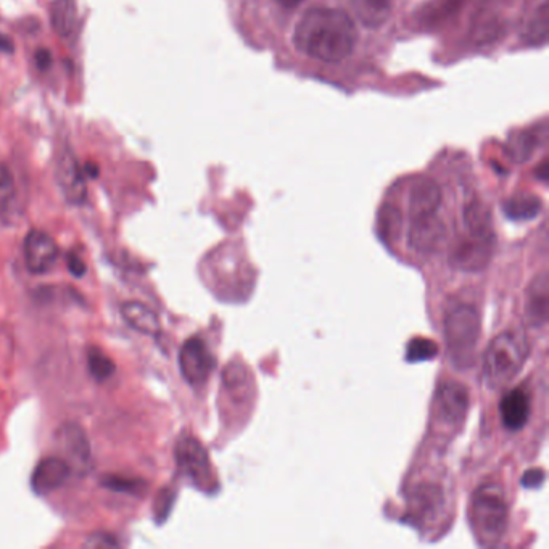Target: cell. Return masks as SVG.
Listing matches in <instances>:
<instances>
[{"instance_id":"cell-1","label":"cell","mask_w":549,"mask_h":549,"mask_svg":"<svg viewBox=\"0 0 549 549\" xmlns=\"http://www.w3.org/2000/svg\"><path fill=\"white\" fill-rule=\"evenodd\" d=\"M355 23L339 9L314 7L306 10L295 26L294 42L303 54L326 63L343 62L355 49Z\"/></svg>"},{"instance_id":"cell-2","label":"cell","mask_w":549,"mask_h":549,"mask_svg":"<svg viewBox=\"0 0 549 549\" xmlns=\"http://www.w3.org/2000/svg\"><path fill=\"white\" fill-rule=\"evenodd\" d=\"M529 356V340L517 331L498 335L483 358V379L492 389H501L521 372Z\"/></svg>"},{"instance_id":"cell-3","label":"cell","mask_w":549,"mask_h":549,"mask_svg":"<svg viewBox=\"0 0 549 549\" xmlns=\"http://www.w3.org/2000/svg\"><path fill=\"white\" fill-rule=\"evenodd\" d=\"M479 311L474 306L458 303L451 306L445 316V339L451 363L458 369H469L475 361V350L479 343Z\"/></svg>"},{"instance_id":"cell-4","label":"cell","mask_w":549,"mask_h":549,"mask_svg":"<svg viewBox=\"0 0 549 549\" xmlns=\"http://www.w3.org/2000/svg\"><path fill=\"white\" fill-rule=\"evenodd\" d=\"M472 525L480 543L495 546L508 530L509 509L498 485H483L472 496Z\"/></svg>"},{"instance_id":"cell-5","label":"cell","mask_w":549,"mask_h":549,"mask_svg":"<svg viewBox=\"0 0 549 549\" xmlns=\"http://www.w3.org/2000/svg\"><path fill=\"white\" fill-rule=\"evenodd\" d=\"M176 463L195 487L203 492L215 490L216 480L211 469L210 456L197 438L189 435L179 438L176 445Z\"/></svg>"},{"instance_id":"cell-6","label":"cell","mask_w":549,"mask_h":549,"mask_svg":"<svg viewBox=\"0 0 549 549\" xmlns=\"http://www.w3.org/2000/svg\"><path fill=\"white\" fill-rule=\"evenodd\" d=\"M215 356L200 337H190L179 351V368L182 377L192 387H200L210 379L215 369Z\"/></svg>"},{"instance_id":"cell-7","label":"cell","mask_w":549,"mask_h":549,"mask_svg":"<svg viewBox=\"0 0 549 549\" xmlns=\"http://www.w3.org/2000/svg\"><path fill=\"white\" fill-rule=\"evenodd\" d=\"M55 179H57L58 187L62 192L63 199L67 200L70 205H84L87 200V184L86 173L79 165L78 158L71 150L65 152L58 157L57 170H55Z\"/></svg>"},{"instance_id":"cell-8","label":"cell","mask_w":549,"mask_h":549,"mask_svg":"<svg viewBox=\"0 0 549 549\" xmlns=\"http://www.w3.org/2000/svg\"><path fill=\"white\" fill-rule=\"evenodd\" d=\"M58 448L67 456L68 464L71 469H75L78 474H87L92 466L91 443L87 438L83 427L78 424H63L57 430Z\"/></svg>"},{"instance_id":"cell-9","label":"cell","mask_w":549,"mask_h":549,"mask_svg":"<svg viewBox=\"0 0 549 549\" xmlns=\"http://www.w3.org/2000/svg\"><path fill=\"white\" fill-rule=\"evenodd\" d=\"M23 252H25V263L29 273L46 274L57 263L60 250L57 242L47 232L33 229L25 237Z\"/></svg>"},{"instance_id":"cell-10","label":"cell","mask_w":549,"mask_h":549,"mask_svg":"<svg viewBox=\"0 0 549 549\" xmlns=\"http://www.w3.org/2000/svg\"><path fill=\"white\" fill-rule=\"evenodd\" d=\"M495 248V237L467 234L451 253V265L463 271H480L488 265Z\"/></svg>"},{"instance_id":"cell-11","label":"cell","mask_w":549,"mask_h":549,"mask_svg":"<svg viewBox=\"0 0 549 549\" xmlns=\"http://www.w3.org/2000/svg\"><path fill=\"white\" fill-rule=\"evenodd\" d=\"M445 236V224L438 215L409 219L408 242L414 252L424 255L437 252Z\"/></svg>"},{"instance_id":"cell-12","label":"cell","mask_w":549,"mask_h":549,"mask_svg":"<svg viewBox=\"0 0 549 549\" xmlns=\"http://www.w3.org/2000/svg\"><path fill=\"white\" fill-rule=\"evenodd\" d=\"M471 406L469 390L458 382H443L437 390L438 416L446 424L459 426L466 419Z\"/></svg>"},{"instance_id":"cell-13","label":"cell","mask_w":549,"mask_h":549,"mask_svg":"<svg viewBox=\"0 0 549 549\" xmlns=\"http://www.w3.org/2000/svg\"><path fill=\"white\" fill-rule=\"evenodd\" d=\"M443 492L437 485H419L409 496V521L429 525L442 512Z\"/></svg>"},{"instance_id":"cell-14","label":"cell","mask_w":549,"mask_h":549,"mask_svg":"<svg viewBox=\"0 0 549 549\" xmlns=\"http://www.w3.org/2000/svg\"><path fill=\"white\" fill-rule=\"evenodd\" d=\"M71 474L70 464L62 458H44L34 467L31 488L39 496H46L62 488Z\"/></svg>"},{"instance_id":"cell-15","label":"cell","mask_w":549,"mask_h":549,"mask_svg":"<svg viewBox=\"0 0 549 549\" xmlns=\"http://www.w3.org/2000/svg\"><path fill=\"white\" fill-rule=\"evenodd\" d=\"M440 205H442V190L437 182L432 179H421L409 192V219L438 215Z\"/></svg>"},{"instance_id":"cell-16","label":"cell","mask_w":549,"mask_h":549,"mask_svg":"<svg viewBox=\"0 0 549 549\" xmlns=\"http://www.w3.org/2000/svg\"><path fill=\"white\" fill-rule=\"evenodd\" d=\"M501 421L504 427L511 432H519L524 429L530 417V397L522 387L511 390L501 400L500 405Z\"/></svg>"},{"instance_id":"cell-17","label":"cell","mask_w":549,"mask_h":549,"mask_svg":"<svg viewBox=\"0 0 549 549\" xmlns=\"http://www.w3.org/2000/svg\"><path fill=\"white\" fill-rule=\"evenodd\" d=\"M50 25H52V29H54L58 38L63 39V41L75 39L79 26L76 0H52Z\"/></svg>"},{"instance_id":"cell-18","label":"cell","mask_w":549,"mask_h":549,"mask_svg":"<svg viewBox=\"0 0 549 549\" xmlns=\"http://www.w3.org/2000/svg\"><path fill=\"white\" fill-rule=\"evenodd\" d=\"M121 316L139 334L149 335V337H158L160 335V319H158L157 313L144 303H123L121 305Z\"/></svg>"},{"instance_id":"cell-19","label":"cell","mask_w":549,"mask_h":549,"mask_svg":"<svg viewBox=\"0 0 549 549\" xmlns=\"http://www.w3.org/2000/svg\"><path fill=\"white\" fill-rule=\"evenodd\" d=\"M356 17L368 28L376 29L384 25L392 15V0H350Z\"/></svg>"},{"instance_id":"cell-20","label":"cell","mask_w":549,"mask_h":549,"mask_svg":"<svg viewBox=\"0 0 549 549\" xmlns=\"http://www.w3.org/2000/svg\"><path fill=\"white\" fill-rule=\"evenodd\" d=\"M527 313L535 326L545 324L546 318H548V279H546V274H541L530 285Z\"/></svg>"},{"instance_id":"cell-21","label":"cell","mask_w":549,"mask_h":549,"mask_svg":"<svg viewBox=\"0 0 549 549\" xmlns=\"http://www.w3.org/2000/svg\"><path fill=\"white\" fill-rule=\"evenodd\" d=\"M541 207V200L535 195L519 194L504 202L503 211L512 221H530L540 215Z\"/></svg>"},{"instance_id":"cell-22","label":"cell","mask_w":549,"mask_h":549,"mask_svg":"<svg viewBox=\"0 0 549 549\" xmlns=\"http://www.w3.org/2000/svg\"><path fill=\"white\" fill-rule=\"evenodd\" d=\"M17 186L12 171L5 165H0V219L13 218L17 211Z\"/></svg>"},{"instance_id":"cell-23","label":"cell","mask_w":549,"mask_h":549,"mask_svg":"<svg viewBox=\"0 0 549 549\" xmlns=\"http://www.w3.org/2000/svg\"><path fill=\"white\" fill-rule=\"evenodd\" d=\"M102 487L112 490L116 493H124V495L144 496L147 493V482L144 479H136V477H128V475L108 474L100 479Z\"/></svg>"},{"instance_id":"cell-24","label":"cell","mask_w":549,"mask_h":549,"mask_svg":"<svg viewBox=\"0 0 549 549\" xmlns=\"http://www.w3.org/2000/svg\"><path fill=\"white\" fill-rule=\"evenodd\" d=\"M87 369H89L92 379L102 384L115 374L116 364L105 351L91 347L87 350Z\"/></svg>"},{"instance_id":"cell-25","label":"cell","mask_w":549,"mask_h":549,"mask_svg":"<svg viewBox=\"0 0 549 549\" xmlns=\"http://www.w3.org/2000/svg\"><path fill=\"white\" fill-rule=\"evenodd\" d=\"M524 38L532 46H541L548 39V2L546 0L540 5V9L525 29Z\"/></svg>"},{"instance_id":"cell-26","label":"cell","mask_w":549,"mask_h":549,"mask_svg":"<svg viewBox=\"0 0 549 549\" xmlns=\"http://www.w3.org/2000/svg\"><path fill=\"white\" fill-rule=\"evenodd\" d=\"M401 219L400 210L392 205H384L379 213V226L380 237L384 240H397L401 231Z\"/></svg>"},{"instance_id":"cell-27","label":"cell","mask_w":549,"mask_h":549,"mask_svg":"<svg viewBox=\"0 0 549 549\" xmlns=\"http://www.w3.org/2000/svg\"><path fill=\"white\" fill-rule=\"evenodd\" d=\"M437 353L438 347L432 340L414 339L406 350V360L411 363H419V361L432 360L437 356Z\"/></svg>"},{"instance_id":"cell-28","label":"cell","mask_w":549,"mask_h":549,"mask_svg":"<svg viewBox=\"0 0 549 549\" xmlns=\"http://www.w3.org/2000/svg\"><path fill=\"white\" fill-rule=\"evenodd\" d=\"M174 500H176V493L170 488H165L161 490L160 495H158L157 501H155V521L158 524H163V522L168 519L170 516L171 508H173Z\"/></svg>"},{"instance_id":"cell-29","label":"cell","mask_w":549,"mask_h":549,"mask_svg":"<svg viewBox=\"0 0 549 549\" xmlns=\"http://www.w3.org/2000/svg\"><path fill=\"white\" fill-rule=\"evenodd\" d=\"M86 546H92V548H116V546H120V541L116 540L110 533H94V535L87 538Z\"/></svg>"},{"instance_id":"cell-30","label":"cell","mask_w":549,"mask_h":549,"mask_svg":"<svg viewBox=\"0 0 549 549\" xmlns=\"http://www.w3.org/2000/svg\"><path fill=\"white\" fill-rule=\"evenodd\" d=\"M67 265L68 269H70V273L75 277H79V279L86 274V263H84L81 256L75 255V253H70V255L67 256Z\"/></svg>"},{"instance_id":"cell-31","label":"cell","mask_w":549,"mask_h":549,"mask_svg":"<svg viewBox=\"0 0 549 549\" xmlns=\"http://www.w3.org/2000/svg\"><path fill=\"white\" fill-rule=\"evenodd\" d=\"M543 482H545V474H543V471H540V469H530V471L525 472L524 477H522V485L527 488L540 487Z\"/></svg>"},{"instance_id":"cell-32","label":"cell","mask_w":549,"mask_h":549,"mask_svg":"<svg viewBox=\"0 0 549 549\" xmlns=\"http://www.w3.org/2000/svg\"><path fill=\"white\" fill-rule=\"evenodd\" d=\"M36 65H38L39 70H47V68L52 65V55H50L49 50H38V54H36Z\"/></svg>"},{"instance_id":"cell-33","label":"cell","mask_w":549,"mask_h":549,"mask_svg":"<svg viewBox=\"0 0 549 549\" xmlns=\"http://www.w3.org/2000/svg\"><path fill=\"white\" fill-rule=\"evenodd\" d=\"M277 2H279L282 7H285V9H295V7H298V5L305 2V0H277Z\"/></svg>"},{"instance_id":"cell-34","label":"cell","mask_w":549,"mask_h":549,"mask_svg":"<svg viewBox=\"0 0 549 549\" xmlns=\"http://www.w3.org/2000/svg\"><path fill=\"white\" fill-rule=\"evenodd\" d=\"M0 50H2V52H12L13 50L12 42L5 38V36H2V34H0Z\"/></svg>"}]
</instances>
